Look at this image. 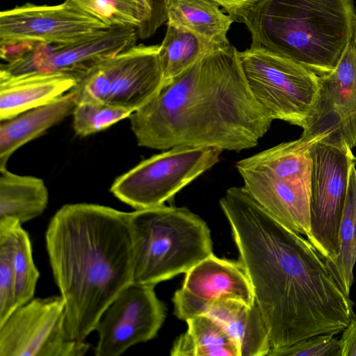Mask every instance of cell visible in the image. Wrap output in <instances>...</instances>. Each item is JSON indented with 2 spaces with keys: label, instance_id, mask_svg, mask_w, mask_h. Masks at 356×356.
<instances>
[{
  "label": "cell",
  "instance_id": "cell-5",
  "mask_svg": "<svg viewBox=\"0 0 356 356\" xmlns=\"http://www.w3.org/2000/svg\"><path fill=\"white\" fill-rule=\"evenodd\" d=\"M134 282L155 286L187 273L213 253L207 223L186 207L165 204L129 213Z\"/></svg>",
  "mask_w": 356,
  "mask_h": 356
},
{
  "label": "cell",
  "instance_id": "cell-33",
  "mask_svg": "<svg viewBox=\"0 0 356 356\" xmlns=\"http://www.w3.org/2000/svg\"><path fill=\"white\" fill-rule=\"evenodd\" d=\"M221 6L235 21L238 16L257 0H213Z\"/></svg>",
  "mask_w": 356,
  "mask_h": 356
},
{
  "label": "cell",
  "instance_id": "cell-19",
  "mask_svg": "<svg viewBox=\"0 0 356 356\" xmlns=\"http://www.w3.org/2000/svg\"><path fill=\"white\" fill-rule=\"evenodd\" d=\"M76 106L70 91L44 105L28 110L0 124V168H6L10 156L20 147L61 122Z\"/></svg>",
  "mask_w": 356,
  "mask_h": 356
},
{
  "label": "cell",
  "instance_id": "cell-28",
  "mask_svg": "<svg viewBox=\"0 0 356 356\" xmlns=\"http://www.w3.org/2000/svg\"><path fill=\"white\" fill-rule=\"evenodd\" d=\"M9 227L0 224V324L17 308Z\"/></svg>",
  "mask_w": 356,
  "mask_h": 356
},
{
  "label": "cell",
  "instance_id": "cell-31",
  "mask_svg": "<svg viewBox=\"0 0 356 356\" xmlns=\"http://www.w3.org/2000/svg\"><path fill=\"white\" fill-rule=\"evenodd\" d=\"M38 43L31 41L0 43L1 58L6 63L13 62L31 51Z\"/></svg>",
  "mask_w": 356,
  "mask_h": 356
},
{
  "label": "cell",
  "instance_id": "cell-7",
  "mask_svg": "<svg viewBox=\"0 0 356 356\" xmlns=\"http://www.w3.org/2000/svg\"><path fill=\"white\" fill-rule=\"evenodd\" d=\"M238 58L252 95L270 118L306 129L318 94V75L260 47L238 51Z\"/></svg>",
  "mask_w": 356,
  "mask_h": 356
},
{
  "label": "cell",
  "instance_id": "cell-26",
  "mask_svg": "<svg viewBox=\"0 0 356 356\" xmlns=\"http://www.w3.org/2000/svg\"><path fill=\"white\" fill-rule=\"evenodd\" d=\"M108 27L140 28L149 17L144 0H70Z\"/></svg>",
  "mask_w": 356,
  "mask_h": 356
},
{
  "label": "cell",
  "instance_id": "cell-14",
  "mask_svg": "<svg viewBox=\"0 0 356 356\" xmlns=\"http://www.w3.org/2000/svg\"><path fill=\"white\" fill-rule=\"evenodd\" d=\"M137 29L112 26L88 39L67 44L38 43L19 59L1 65L0 72L10 75L33 72H61L77 80L104 59L136 45Z\"/></svg>",
  "mask_w": 356,
  "mask_h": 356
},
{
  "label": "cell",
  "instance_id": "cell-25",
  "mask_svg": "<svg viewBox=\"0 0 356 356\" xmlns=\"http://www.w3.org/2000/svg\"><path fill=\"white\" fill-rule=\"evenodd\" d=\"M0 224L7 225L10 232L16 307H18L33 298L40 273L33 261L29 234L22 225L12 220L0 221Z\"/></svg>",
  "mask_w": 356,
  "mask_h": 356
},
{
  "label": "cell",
  "instance_id": "cell-2",
  "mask_svg": "<svg viewBox=\"0 0 356 356\" xmlns=\"http://www.w3.org/2000/svg\"><path fill=\"white\" fill-rule=\"evenodd\" d=\"M129 118L141 147H207L236 152L256 147L273 120L252 95L238 51L230 44L165 82Z\"/></svg>",
  "mask_w": 356,
  "mask_h": 356
},
{
  "label": "cell",
  "instance_id": "cell-20",
  "mask_svg": "<svg viewBox=\"0 0 356 356\" xmlns=\"http://www.w3.org/2000/svg\"><path fill=\"white\" fill-rule=\"evenodd\" d=\"M167 24L187 30L217 46L229 44L227 37L234 21L213 0H165Z\"/></svg>",
  "mask_w": 356,
  "mask_h": 356
},
{
  "label": "cell",
  "instance_id": "cell-15",
  "mask_svg": "<svg viewBox=\"0 0 356 356\" xmlns=\"http://www.w3.org/2000/svg\"><path fill=\"white\" fill-rule=\"evenodd\" d=\"M313 115L302 134L310 138L346 141L356 146V52L353 40L335 68L318 75Z\"/></svg>",
  "mask_w": 356,
  "mask_h": 356
},
{
  "label": "cell",
  "instance_id": "cell-12",
  "mask_svg": "<svg viewBox=\"0 0 356 356\" xmlns=\"http://www.w3.org/2000/svg\"><path fill=\"white\" fill-rule=\"evenodd\" d=\"M165 316L154 286L133 282L105 309L95 330L96 356H118L130 347L156 337Z\"/></svg>",
  "mask_w": 356,
  "mask_h": 356
},
{
  "label": "cell",
  "instance_id": "cell-8",
  "mask_svg": "<svg viewBox=\"0 0 356 356\" xmlns=\"http://www.w3.org/2000/svg\"><path fill=\"white\" fill-rule=\"evenodd\" d=\"M159 45H135L99 62L70 90L76 104L98 102L134 112L147 104L164 84Z\"/></svg>",
  "mask_w": 356,
  "mask_h": 356
},
{
  "label": "cell",
  "instance_id": "cell-1",
  "mask_svg": "<svg viewBox=\"0 0 356 356\" xmlns=\"http://www.w3.org/2000/svg\"><path fill=\"white\" fill-rule=\"evenodd\" d=\"M220 206L268 327L271 350L338 334L356 317L350 296L308 239L277 221L243 186L229 188Z\"/></svg>",
  "mask_w": 356,
  "mask_h": 356
},
{
  "label": "cell",
  "instance_id": "cell-16",
  "mask_svg": "<svg viewBox=\"0 0 356 356\" xmlns=\"http://www.w3.org/2000/svg\"><path fill=\"white\" fill-rule=\"evenodd\" d=\"M185 274L182 286L172 298L175 314L183 321L206 314L218 300L232 299L248 305L255 302L250 282L238 261L212 254Z\"/></svg>",
  "mask_w": 356,
  "mask_h": 356
},
{
  "label": "cell",
  "instance_id": "cell-17",
  "mask_svg": "<svg viewBox=\"0 0 356 356\" xmlns=\"http://www.w3.org/2000/svg\"><path fill=\"white\" fill-rule=\"evenodd\" d=\"M77 79L61 72L10 75L0 72V120L47 104L70 92Z\"/></svg>",
  "mask_w": 356,
  "mask_h": 356
},
{
  "label": "cell",
  "instance_id": "cell-6",
  "mask_svg": "<svg viewBox=\"0 0 356 356\" xmlns=\"http://www.w3.org/2000/svg\"><path fill=\"white\" fill-rule=\"evenodd\" d=\"M304 135L237 161L243 188L272 217L307 236L310 229L309 148Z\"/></svg>",
  "mask_w": 356,
  "mask_h": 356
},
{
  "label": "cell",
  "instance_id": "cell-18",
  "mask_svg": "<svg viewBox=\"0 0 356 356\" xmlns=\"http://www.w3.org/2000/svg\"><path fill=\"white\" fill-rule=\"evenodd\" d=\"M206 314L218 321L236 346L238 356L268 355L269 331L256 302L248 305L232 299L213 302Z\"/></svg>",
  "mask_w": 356,
  "mask_h": 356
},
{
  "label": "cell",
  "instance_id": "cell-22",
  "mask_svg": "<svg viewBox=\"0 0 356 356\" xmlns=\"http://www.w3.org/2000/svg\"><path fill=\"white\" fill-rule=\"evenodd\" d=\"M187 331L175 341L173 356H238L233 340L225 327L208 314L188 319Z\"/></svg>",
  "mask_w": 356,
  "mask_h": 356
},
{
  "label": "cell",
  "instance_id": "cell-32",
  "mask_svg": "<svg viewBox=\"0 0 356 356\" xmlns=\"http://www.w3.org/2000/svg\"><path fill=\"white\" fill-rule=\"evenodd\" d=\"M339 341L341 356H356V317L343 330Z\"/></svg>",
  "mask_w": 356,
  "mask_h": 356
},
{
  "label": "cell",
  "instance_id": "cell-10",
  "mask_svg": "<svg viewBox=\"0 0 356 356\" xmlns=\"http://www.w3.org/2000/svg\"><path fill=\"white\" fill-rule=\"evenodd\" d=\"M166 150L118 177L111 187V193L136 210L163 205L218 163L222 152L190 146Z\"/></svg>",
  "mask_w": 356,
  "mask_h": 356
},
{
  "label": "cell",
  "instance_id": "cell-9",
  "mask_svg": "<svg viewBox=\"0 0 356 356\" xmlns=\"http://www.w3.org/2000/svg\"><path fill=\"white\" fill-rule=\"evenodd\" d=\"M309 154L310 229L307 238L329 263L339 253L340 222L356 157L346 141L323 139L311 145Z\"/></svg>",
  "mask_w": 356,
  "mask_h": 356
},
{
  "label": "cell",
  "instance_id": "cell-24",
  "mask_svg": "<svg viewBox=\"0 0 356 356\" xmlns=\"http://www.w3.org/2000/svg\"><path fill=\"white\" fill-rule=\"evenodd\" d=\"M339 238L338 255L326 264L334 280L345 293L350 296L356 263V164L352 166L349 173Z\"/></svg>",
  "mask_w": 356,
  "mask_h": 356
},
{
  "label": "cell",
  "instance_id": "cell-21",
  "mask_svg": "<svg viewBox=\"0 0 356 356\" xmlns=\"http://www.w3.org/2000/svg\"><path fill=\"white\" fill-rule=\"evenodd\" d=\"M48 200V190L42 179L0 168V221L22 225L41 215Z\"/></svg>",
  "mask_w": 356,
  "mask_h": 356
},
{
  "label": "cell",
  "instance_id": "cell-23",
  "mask_svg": "<svg viewBox=\"0 0 356 356\" xmlns=\"http://www.w3.org/2000/svg\"><path fill=\"white\" fill-rule=\"evenodd\" d=\"M167 25L159 49L164 83L184 72L207 54L221 47L187 30Z\"/></svg>",
  "mask_w": 356,
  "mask_h": 356
},
{
  "label": "cell",
  "instance_id": "cell-3",
  "mask_svg": "<svg viewBox=\"0 0 356 356\" xmlns=\"http://www.w3.org/2000/svg\"><path fill=\"white\" fill-rule=\"evenodd\" d=\"M45 240L69 334L85 341L108 306L134 282L129 213L95 204H65L51 219Z\"/></svg>",
  "mask_w": 356,
  "mask_h": 356
},
{
  "label": "cell",
  "instance_id": "cell-13",
  "mask_svg": "<svg viewBox=\"0 0 356 356\" xmlns=\"http://www.w3.org/2000/svg\"><path fill=\"white\" fill-rule=\"evenodd\" d=\"M109 28L70 0L56 6L26 3L1 12L0 43L67 44L95 36Z\"/></svg>",
  "mask_w": 356,
  "mask_h": 356
},
{
  "label": "cell",
  "instance_id": "cell-30",
  "mask_svg": "<svg viewBox=\"0 0 356 356\" xmlns=\"http://www.w3.org/2000/svg\"><path fill=\"white\" fill-rule=\"evenodd\" d=\"M149 9L146 22L137 29L138 37L142 40L153 35L156 30L167 22L165 0H144Z\"/></svg>",
  "mask_w": 356,
  "mask_h": 356
},
{
  "label": "cell",
  "instance_id": "cell-29",
  "mask_svg": "<svg viewBox=\"0 0 356 356\" xmlns=\"http://www.w3.org/2000/svg\"><path fill=\"white\" fill-rule=\"evenodd\" d=\"M334 335L316 334L286 347L272 349L268 356H341L340 341Z\"/></svg>",
  "mask_w": 356,
  "mask_h": 356
},
{
  "label": "cell",
  "instance_id": "cell-11",
  "mask_svg": "<svg viewBox=\"0 0 356 356\" xmlns=\"http://www.w3.org/2000/svg\"><path fill=\"white\" fill-rule=\"evenodd\" d=\"M90 347L70 337L61 296L33 298L0 324V356H82Z\"/></svg>",
  "mask_w": 356,
  "mask_h": 356
},
{
  "label": "cell",
  "instance_id": "cell-34",
  "mask_svg": "<svg viewBox=\"0 0 356 356\" xmlns=\"http://www.w3.org/2000/svg\"><path fill=\"white\" fill-rule=\"evenodd\" d=\"M353 42L354 48H355V50L356 52V20H355V30H354Z\"/></svg>",
  "mask_w": 356,
  "mask_h": 356
},
{
  "label": "cell",
  "instance_id": "cell-4",
  "mask_svg": "<svg viewBox=\"0 0 356 356\" xmlns=\"http://www.w3.org/2000/svg\"><path fill=\"white\" fill-rule=\"evenodd\" d=\"M355 20L353 0H257L235 21L250 31L251 47L323 75L335 68L353 40Z\"/></svg>",
  "mask_w": 356,
  "mask_h": 356
},
{
  "label": "cell",
  "instance_id": "cell-27",
  "mask_svg": "<svg viewBox=\"0 0 356 356\" xmlns=\"http://www.w3.org/2000/svg\"><path fill=\"white\" fill-rule=\"evenodd\" d=\"M132 113L122 108L98 102H80L76 104L72 112L73 128L77 135L84 137L104 130L129 118Z\"/></svg>",
  "mask_w": 356,
  "mask_h": 356
}]
</instances>
